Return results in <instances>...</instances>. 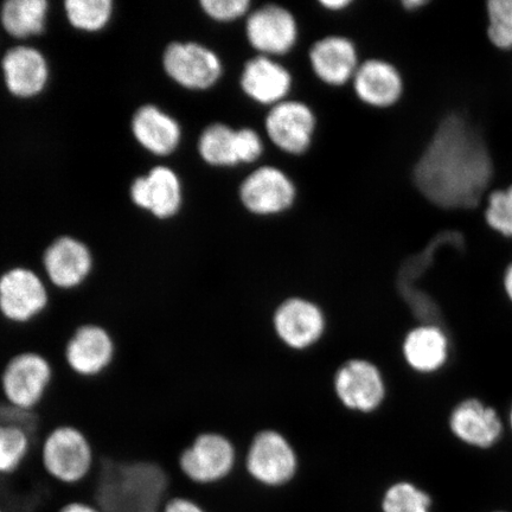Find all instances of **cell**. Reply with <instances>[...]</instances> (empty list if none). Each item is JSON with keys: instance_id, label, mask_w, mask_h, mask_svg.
Returning a JSON list of instances; mask_svg holds the SVG:
<instances>
[{"instance_id": "1", "label": "cell", "mask_w": 512, "mask_h": 512, "mask_svg": "<svg viewBox=\"0 0 512 512\" xmlns=\"http://www.w3.org/2000/svg\"><path fill=\"white\" fill-rule=\"evenodd\" d=\"M494 177L482 133L464 115L448 114L415 164L413 179L426 200L441 209H472Z\"/></svg>"}, {"instance_id": "2", "label": "cell", "mask_w": 512, "mask_h": 512, "mask_svg": "<svg viewBox=\"0 0 512 512\" xmlns=\"http://www.w3.org/2000/svg\"><path fill=\"white\" fill-rule=\"evenodd\" d=\"M38 464L53 482L78 488L94 476L95 447L80 427L57 425L42 440Z\"/></svg>"}, {"instance_id": "3", "label": "cell", "mask_w": 512, "mask_h": 512, "mask_svg": "<svg viewBox=\"0 0 512 512\" xmlns=\"http://www.w3.org/2000/svg\"><path fill=\"white\" fill-rule=\"evenodd\" d=\"M54 376L53 364L42 352L19 351L4 364L0 390L10 407L31 412L47 398Z\"/></svg>"}, {"instance_id": "4", "label": "cell", "mask_w": 512, "mask_h": 512, "mask_svg": "<svg viewBox=\"0 0 512 512\" xmlns=\"http://www.w3.org/2000/svg\"><path fill=\"white\" fill-rule=\"evenodd\" d=\"M48 281L29 267L16 266L0 274V316L15 325L35 322L49 309Z\"/></svg>"}, {"instance_id": "5", "label": "cell", "mask_w": 512, "mask_h": 512, "mask_svg": "<svg viewBox=\"0 0 512 512\" xmlns=\"http://www.w3.org/2000/svg\"><path fill=\"white\" fill-rule=\"evenodd\" d=\"M117 342L105 325L88 322L76 326L64 345V361L75 376L94 380L107 373L117 357Z\"/></svg>"}, {"instance_id": "6", "label": "cell", "mask_w": 512, "mask_h": 512, "mask_svg": "<svg viewBox=\"0 0 512 512\" xmlns=\"http://www.w3.org/2000/svg\"><path fill=\"white\" fill-rule=\"evenodd\" d=\"M235 452L227 438L217 433H202L179 454L182 475L198 485L219 482L233 469Z\"/></svg>"}, {"instance_id": "7", "label": "cell", "mask_w": 512, "mask_h": 512, "mask_svg": "<svg viewBox=\"0 0 512 512\" xmlns=\"http://www.w3.org/2000/svg\"><path fill=\"white\" fill-rule=\"evenodd\" d=\"M240 201L254 215L273 216L285 213L297 198V188L286 172L275 166H261L240 185Z\"/></svg>"}, {"instance_id": "8", "label": "cell", "mask_w": 512, "mask_h": 512, "mask_svg": "<svg viewBox=\"0 0 512 512\" xmlns=\"http://www.w3.org/2000/svg\"><path fill=\"white\" fill-rule=\"evenodd\" d=\"M249 44L260 55L275 57L290 53L298 41V24L291 11L267 4L249 12L246 22Z\"/></svg>"}, {"instance_id": "9", "label": "cell", "mask_w": 512, "mask_h": 512, "mask_svg": "<svg viewBox=\"0 0 512 512\" xmlns=\"http://www.w3.org/2000/svg\"><path fill=\"white\" fill-rule=\"evenodd\" d=\"M316 115L304 102L285 100L271 107L265 128L268 138L279 150L292 156L310 149L316 131Z\"/></svg>"}, {"instance_id": "10", "label": "cell", "mask_w": 512, "mask_h": 512, "mask_svg": "<svg viewBox=\"0 0 512 512\" xmlns=\"http://www.w3.org/2000/svg\"><path fill=\"white\" fill-rule=\"evenodd\" d=\"M164 68L178 85L194 91L213 87L223 72L220 57L194 42L172 43L164 54Z\"/></svg>"}, {"instance_id": "11", "label": "cell", "mask_w": 512, "mask_h": 512, "mask_svg": "<svg viewBox=\"0 0 512 512\" xmlns=\"http://www.w3.org/2000/svg\"><path fill=\"white\" fill-rule=\"evenodd\" d=\"M48 284L62 292L79 290L91 277L94 258L85 243L70 236L55 240L43 254Z\"/></svg>"}, {"instance_id": "12", "label": "cell", "mask_w": 512, "mask_h": 512, "mask_svg": "<svg viewBox=\"0 0 512 512\" xmlns=\"http://www.w3.org/2000/svg\"><path fill=\"white\" fill-rule=\"evenodd\" d=\"M450 430L465 446L490 450L502 440L504 422L495 407L477 398H467L452 409Z\"/></svg>"}, {"instance_id": "13", "label": "cell", "mask_w": 512, "mask_h": 512, "mask_svg": "<svg viewBox=\"0 0 512 512\" xmlns=\"http://www.w3.org/2000/svg\"><path fill=\"white\" fill-rule=\"evenodd\" d=\"M248 470L259 482L284 484L296 472L297 460L283 435L267 431L258 435L249 450Z\"/></svg>"}, {"instance_id": "14", "label": "cell", "mask_w": 512, "mask_h": 512, "mask_svg": "<svg viewBox=\"0 0 512 512\" xmlns=\"http://www.w3.org/2000/svg\"><path fill=\"white\" fill-rule=\"evenodd\" d=\"M313 73L329 86H344L354 79L360 62L357 49L348 37L331 35L320 38L310 49Z\"/></svg>"}, {"instance_id": "15", "label": "cell", "mask_w": 512, "mask_h": 512, "mask_svg": "<svg viewBox=\"0 0 512 512\" xmlns=\"http://www.w3.org/2000/svg\"><path fill=\"white\" fill-rule=\"evenodd\" d=\"M292 82V75L283 64L258 55L243 67L240 85L249 99L273 107L286 100Z\"/></svg>"}, {"instance_id": "16", "label": "cell", "mask_w": 512, "mask_h": 512, "mask_svg": "<svg viewBox=\"0 0 512 512\" xmlns=\"http://www.w3.org/2000/svg\"><path fill=\"white\" fill-rule=\"evenodd\" d=\"M336 392L345 406L356 411L370 412L384 398L381 374L367 361H351L338 371Z\"/></svg>"}, {"instance_id": "17", "label": "cell", "mask_w": 512, "mask_h": 512, "mask_svg": "<svg viewBox=\"0 0 512 512\" xmlns=\"http://www.w3.org/2000/svg\"><path fill=\"white\" fill-rule=\"evenodd\" d=\"M357 98L376 108L392 107L401 99L403 80L392 63L380 59L364 61L352 79Z\"/></svg>"}, {"instance_id": "18", "label": "cell", "mask_w": 512, "mask_h": 512, "mask_svg": "<svg viewBox=\"0 0 512 512\" xmlns=\"http://www.w3.org/2000/svg\"><path fill=\"white\" fill-rule=\"evenodd\" d=\"M132 200L159 219H168L181 209L182 185L178 176L165 166L151 170L132 185Z\"/></svg>"}, {"instance_id": "19", "label": "cell", "mask_w": 512, "mask_h": 512, "mask_svg": "<svg viewBox=\"0 0 512 512\" xmlns=\"http://www.w3.org/2000/svg\"><path fill=\"white\" fill-rule=\"evenodd\" d=\"M275 329L292 348L304 349L318 341L324 330L322 312L304 299H291L275 313Z\"/></svg>"}, {"instance_id": "20", "label": "cell", "mask_w": 512, "mask_h": 512, "mask_svg": "<svg viewBox=\"0 0 512 512\" xmlns=\"http://www.w3.org/2000/svg\"><path fill=\"white\" fill-rule=\"evenodd\" d=\"M3 72L9 91L22 98L37 95L46 87L48 64L40 51L17 47L4 56Z\"/></svg>"}, {"instance_id": "21", "label": "cell", "mask_w": 512, "mask_h": 512, "mask_svg": "<svg viewBox=\"0 0 512 512\" xmlns=\"http://www.w3.org/2000/svg\"><path fill=\"white\" fill-rule=\"evenodd\" d=\"M450 351V341L445 332L435 325L415 328L403 344V354L409 366L424 374L444 368Z\"/></svg>"}, {"instance_id": "22", "label": "cell", "mask_w": 512, "mask_h": 512, "mask_svg": "<svg viewBox=\"0 0 512 512\" xmlns=\"http://www.w3.org/2000/svg\"><path fill=\"white\" fill-rule=\"evenodd\" d=\"M134 137L147 151L165 156L181 142L182 131L177 121L155 106H144L134 115Z\"/></svg>"}, {"instance_id": "23", "label": "cell", "mask_w": 512, "mask_h": 512, "mask_svg": "<svg viewBox=\"0 0 512 512\" xmlns=\"http://www.w3.org/2000/svg\"><path fill=\"white\" fill-rule=\"evenodd\" d=\"M32 438L22 425L0 421V479L17 475L28 465Z\"/></svg>"}, {"instance_id": "24", "label": "cell", "mask_w": 512, "mask_h": 512, "mask_svg": "<svg viewBox=\"0 0 512 512\" xmlns=\"http://www.w3.org/2000/svg\"><path fill=\"white\" fill-rule=\"evenodd\" d=\"M198 151L204 162L216 168L239 165L238 130L221 123L208 126L201 134Z\"/></svg>"}, {"instance_id": "25", "label": "cell", "mask_w": 512, "mask_h": 512, "mask_svg": "<svg viewBox=\"0 0 512 512\" xmlns=\"http://www.w3.org/2000/svg\"><path fill=\"white\" fill-rule=\"evenodd\" d=\"M47 12L46 0H9L2 9L3 27L16 37L40 34L46 24Z\"/></svg>"}, {"instance_id": "26", "label": "cell", "mask_w": 512, "mask_h": 512, "mask_svg": "<svg viewBox=\"0 0 512 512\" xmlns=\"http://www.w3.org/2000/svg\"><path fill=\"white\" fill-rule=\"evenodd\" d=\"M66 11L75 28L98 31L110 21L113 11L111 0H68Z\"/></svg>"}, {"instance_id": "27", "label": "cell", "mask_w": 512, "mask_h": 512, "mask_svg": "<svg viewBox=\"0 0 512 512\" xmlns=\"http://www.w3.org/2000/svg\"><path fill=\"white\" fill-rule=\"evenodd\" d=\"M432 501L425 491L411 483L390 488L383 499L384 512H430Z\"/></svg>"}, {"instance_id": "28", "label": "cell", "mask_w": 512, "mask_h": 512, "mask_svg": "<svg viewBox=\"0 0 512 512\" xmlns=\"http://www.w3.org/2000/svg\"><path fill=\"white\" fill-rule=\"evenodd\" d=\"M486 11L490 42L499 49H512V0H490Z\"/></svg>"}, {"instance_id": "29", "label": "cell", "mask_w": 512, "mask_h": 512, "mask_svg": "<svg viewBox=\"0 0 512 512\" xmlns=\"http://www.w3.org/2000/svg\"><path fill=\"white\" fill-rule=\"evenodd\" d=\"M485 220L497 233L512 239V185L507 189L491 192Z\"/></svg>"}, {"instance_id": "30", "label": "cell", "mask_w": 512, "mask_h": 512, "mask_svg": "<svg viewBox=\"0 0 512 512\" xmlns=\"http://www.w3.org/2000/svg\"><path fill=\"white\" fill-rule=\"evenodd\" d=\"M252 3L249 0H203L204 12L217 22H234L249 15Z\"/></svg>"}, {"instance_id": "31", "label": "cell", "mask_w": 512, "mask_h": 512, "mask_svg": "<svg viewBox=\"0 0 512 512\" xmlns=\"http://www.w3.org/2000/svg\"><path fill=\"white\" fill-rule=\"evenodd\" d=\"M238 147L240 164H251L264 153V142L253 128L243 127L238 130Z\"/></svg>"}, {"instance_id": "32", "label": "cell", "mask_w": 512, "mask_h": 512, "mask_svg": "<svg viewBox=\"0 0 512 512\" xmlns=\"http://www.w3.org/2000/svg\"><path fill=\"white\" fill-rule=\"evenodd\" d=\"M162 512H208L194 498L184 495L171 496L163 505Z\"/></svg>"}, {"instance_id": "33", "label": "cell", "mask_w": 512, "mask_h": 512, "mask_svg": "<svg viewBox=\"0 0 512 512\" xmlns=\"http://www.w3.org/2000/svg\"><path fill=\"white\" fill-rule=\"evenodd\" d=\"M59 512H102L98 505L82 501V499H78V501H72L67 504H64Z\"/></svg>"}, {"instance_id": "34", "label": "cell", "mask_w": 512, "mask_h": 512, "mask_svg": "<svg viewBox=\"0 0 512 512\" xmlns=\"http://www.w3.org/2000/svg\"><path fill=\"white\" fill-rule=\"evenodd\" d=\"M320 5H322L325 10L342 11L349 8L351 2L350 0H322Z\"/></svg>"}, {"instance_id": "35", "label": "cell", "mask_w": 512, "mask_h": 512, "mask_svg": "<svg viewBox=\"0 0 512 512\" xmlns=\"http://www.w3.org/2000/svg\"><path fill=\"white\" fill-rule=\"evenodd\" d=\"M503 290L505 296L509 299V302L512 304V262L507 267V270L504 272L503 277Z\"/></svg>"}, {"instance_id": "36", "label": "cell", "mask_w": 512, "mask_h": 512, "mask_svg": "<svg viewBox=\"0 0 512 512\" xmlns=\"http://www.w3.org/2000/svg\"><path fill=\"white\" fill-rule=\"evenodd\" d=\"M426 4L427 2H425V0H405V2L402 3V5L405 6V9L409 11L420 9Z\"/></svg>"}, {"instance_id": "37", "label": "cell", "mask_w": 512, "mask_h": 512, "mask_svg": "<svg viewBox=\"0 0 512 512\" xmlns=\"http://www.w3.org/2000/svg\"><path fill=\"white\" fill-rule=\"evenodd\" d=\"M508 422H509L510 430L512 432V403H511V407H510V411H509Z\"/></svg>"}, {"instance_id": "38", "label": "cell", "mask_w": 512, "mask_h": 512, "mask_svg": "<svg viewBox=\"0 0 512 512\" xmlns=\"http://www.w3.org/2000/svg\"><path fill=\"white\" fill-rule=\"evenodd\" d=\"M0 512H8V511L5 510V508L3 507L2 504H0Z\"/></svg>"}, {"instance_id": "39", "label": "cell", "mask_w": 512, "mask_h": 512, "mask_svg": "<svg viewBox=\"0 0 512 512\" xmlns=\"http://www.w3.org/2000/svg\"><path fill=\"white\" fill-rule=\"evenodd\" d=\"M499 512H501V511H499Z\"/></svg>"}]
</instances>
